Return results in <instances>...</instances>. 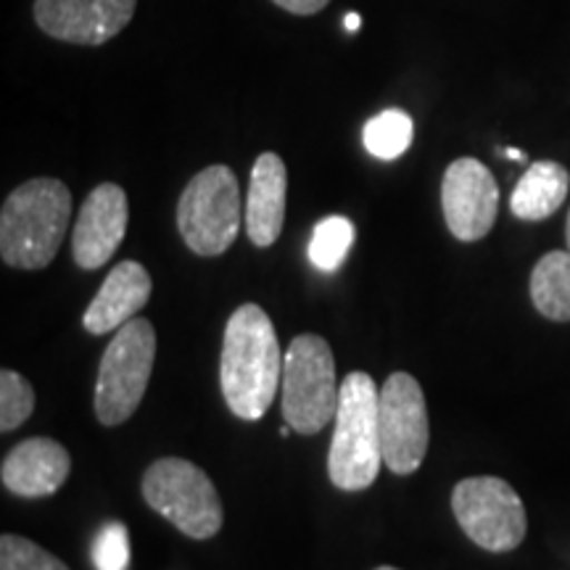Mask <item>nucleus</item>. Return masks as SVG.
Returning a JSON list of instances; mask_svg holds the SVG:
<instances>
[{"mask_svg": "<svg viewBox=\"0 0 570 570\" xmlns=\"http://www.w3.org/2000/svg\"><path fill=\"white\" fill-rule=\"evenodd\" d=\"M283 381V352L273 320L262 306L244 304L225 327L219 383L227 407L240 420H259Z\"/></svg>", "mask_w": 570, "mask_h": 570, "instance_id": "nucleus-1", "label": "nucleus"}, {"mask_svg": "<svg viewBox=\"0 0 570 570\" xmlns=\"http://www.w3.org/2000/svg\"><path fill=\"white\" fill-rule=\"evenodd\" d=\"M71 219V194L56 177H35L6 198L0 254L9 267L42 269L59 254Z\"/></svg>", "mask_w": 570, "mask_h": 570, "instance_id": "nucleus-2", "label": "nucleus"}, {"mask_svg": "<svg viewBox=\"0 0 570 570\" xmlns=\"http://www.w3.org/2000/svg\"><path fill=\"white\" fill-rule=\"evenodd\" d=\"M381 389L367 373H348L341 383V399L333 423L331 454H327V475L341 491H365L381 473L383 446L381 423Z\"/></svg>", "mask_w": 570, "mask_h": 570, "instance_id": "nucleus-3", "label": "nucleus"}, {"mask_svg": "<svg viewBox=\"0 0 570 570\" xmlns=\"http://www.w3.org/2000/svg\"><path fill=\"white\" fill-rule=\"evenodd\" d=\"M283 417L304 436H315L336 417L341 386L325 338L306 333L291 341L283 360Z\"/></svg>", "mask_w": 570, "mask_h": 570, "instance_id": "nucleus-4", "label": "nucleus"}, {"mask_svg": "<svg viewBox=\"0 0 570 570\" xmlns=\"http://www.w3.org/2000/svg\"><path fill=\"white\" fill-rule=\"evenodd\" d=\"M240 219V188L230 167L214 164L185 185L177 204V227L194 254H225L238 238Z\"/></svg>", "mask_w": 570, "mask_h": 570, "instance_id": "nucleus-5", "label": "nucleus"}, {"mask_svg": "<svg viewBox=\"0 0 570 570\" xmlns=\"http://www.w3.org/2000/svg\"><path fill=\"white\" fill-rule=\"evenodd\" d=\"M148 508L190 539H212L223 529V502L209 475L180 458L156 460L142 475Z\"/></svg>", "mask_w": 570, "mask_h": 570, "instance_id": "nucleus-6", "label": "nucleus"}, {"mask_svg": "<svg viewBox=\"0 0 570 570\" xmlns=\"http://www.w3.org/2000/svg\"><path fill=\"white\" fill-rule=\"evenodd\" d=\"M156 362V331L148 320L132 317L106 346L96 381V415L104 425H119L140 407Z\"/></svg>", "mask_w": 570, "mask_h": 570, "instance_id": "nucleus-7", "label": "nucleus"}, {"mask_svg": "<svg viewBox=\"0 0 570 570\" xmlns=\"http://www.w3.org/2000/svg\"><path fill=\"white\" fill-rule=\"evenodd\" d=\"M452 510L460 529L487 552H512L523 544L525 508L518 491L497 475H475L452 491Z\"/></svg>", "mask_w": 570, "mask_h": 570, "instance_id": "nucleus-8", "label": "nucleus"}, {"mask_svg": "<svg viewBox=\"0 0 570 570\" xmlns=\"http://www.w3.org/2000/svg\"><path fill=\"white\" fill-rule=\"evenodd\" d=\"M381 423L383 462L391 473L410 475L423 465L431 441V423H428L425 394L410 373H394L381 386Z\"/></svg>", "mask_w": 570, "mask_h": 570, "instance_id": "nucleus-9", "label": "nucleus"}, {"mask_svg": "<svg viewBox=\"0 0 570 570\" xmlns=\"http://www.w3.org/2000/svg\"><path fill=\"white\" fill-rule=\"evenodd\" d=\"M441 209L458 240L473 244L487 238L499 212V185L487 164L470 156L449 164L441 180Z\"/></svg>", "mask_w": 570, "mask_h": 570, "instance_id": "nucleus-10", "label": "nucleus"}, {"mask_svg": "<svg viewBox=\"0 0 570 570\" xmlns=\"http://www.w3.org/2000/svg\"><path fill=\"white\" fill-rule=\"evenodd\" d=\"M138 0H35V21L46 35L75 46H104L132 21Z\"/></svg>", "mask_w": 570, "mask_h": 570, "instance_id": "nucleus-11", "label": "nucleus"}, {"mask_svg": "<svg viewBox=\"0 0 570 570\" xmlns=\"http://www.w3.org/2000/svg\"><path fill=\"white\" fill-rule=\"evenodd\" d=\"M127 223H130V204L119 185L104 183L90 190L77 214L75 235H71L75 265L82 269L104 267L122 246Z\"/></svg>", "mask_w": 570, "mask_h": 570, "instance_id": "nucleus-12", "label": "nucleus"}, {"mask_svg": "<svg viewBox=\"0 0 570 570\" xmlns=\"http://www.w3.org/2000/svg\"><path fill=\"white\" fill-rule=\"evenodd\" d=\"M71 458L59 441L53 439H27L6 454L0 479L3 487L17 497L40 499L51 497L69 479Z\"/></svg>", "mask_w": 570, "mask_h": 570, "instance_id": "nucleus-13", "label": "nucleus"}, {"mask_svg": "<svg viewBox=\"0 0 570 570\" xmlns=\"http://www.w3.org/2000/svg\"><path fill=\"white\" fill-rule=\"evenodd\" d=\"M151 275L138 262H122L106 277L101 291L92 298L88 309H85L82 325L92 336H104V333L119 331L151 298Z\"/></svg>", "mask_w": 570, "mask_h": 570, "instance_id": "nucleus-14", "label": "nucleus"}, {"mask_svg": "<svg viewBox=\"0 0 570 570\" xmlns=\"http://www.w3.org/2000/svg\"><path fill=\"white\" fill-rule=\"evenodd\" d=\"M285 194H288V173L285 161L273 151H265L254 161L252 183L246 196V233L254 246H273L283 233Z\"/></svg>", "mask_w": 570, "mask_h": 570, "instance_id": "nucleus-15", "label": "nucleus"}, {"mask_svg": "<svg viewBox=\"0 0 570 570\" xmlns=\"http://www.w3.org/2000/svg\"><path fill=\"white\" fill-rule=\"evenodd\" d=\"M570 190L568 169L558 161H537L525 169L515 190H512L510 209L525 223H541L552 217L566 204Z\"/></svg>", "mask_w": 570, "mask_h": 570, "instance_id": "nucleus-16", "label": "nucleus"}, {"mask_svg": "<svg viewBox=\"0 0 570 570\" xmlns=\"http://www.w3.org/2000/svg\"><path fill=\"white\" fill-rule=\"evenodd\" d=\"M531 302L539 315L570 323V252H550L531 273Z\"/></svg>", "mask_w": 570, "mask_h": 570, "instance_id": "nucleus-17", "label": "nucleus"}, {"mask_svg": "<svg viewBox=\"0 0 570 570\" xmlns=\"http://www.w3.org/2000/svg\"><path fill=\"white\" fill-rule=\"evenodd\" d=\"M365 148L375 159L381 161H394L402 156L415 140V122L407 111L402 109H386L375 114L373 119L365 125Z\"/></svg>", "mask_w": 570, "mask_h": 570, "instance_id": "nucleus-18", "label": "nucleus"}, {"mask_svg": "<svg viewBox=\"0 0 570 570\" xmlns=\"http://www.w3.org/2000/svg\"><path fill=\"white\" fill-rule=\"evenodd\" d=\"M354 246V223L348 217H333L320 219L312 230V240L306 254H309V262L315 265L320 273H336V269L344 265L346 254L352 252Z\"/></svg>", "mask_w": 570, "mask_h": 570, "instance_id": "nucleus-19", "label": "nucleus"}, {"mask_svg": "<svg viewBox=\"0 0 570 570\" xmlns=\"http://www.w3.org/2000/svg\"><path fill=\"white\" fill-rule=\"evenodd\" d=\"M35 410V391L32 383L24 375L3 370L0 373V431H17L21 423H27Z\"/></svg>", "mask_w": 570, "mask_h": 570, "instance_id": "nucleus-20", "label": "nucleus"}, {"mask_svg": "<svg viewBox=\"0 0 570 570\" xmlns=\"http://www.w3.org/2000/svg\"><path fill=\"white\" fill-rule=\"evenodd\" d=\"M0 570H69L63 562L35 541L3 533L0 537Z\"/></svg>", "mask_w": 570, "mask_h": 570, "instance_id": "nucleus-21", "label": "nucleus"}, {"mask_svg": "<svg viewBox=\"0 0 570 570\" xmlns=\"http://www.w3.org/2000/svg\"><path fill=\"white\" fill-rule=\"evenodd\" d=\"M92 566L96 570L130 568V533L122 523H106L92 541Z\"/></svg>", "mask_w": 570, "mask_h": 570, "instance_id": "nucleus-22", "label": "nucleus"}, {"mask_svg": "<svg viewBox=\"0 0 570 570\" xmlns=\"http://www.w3.org/2000/svg\"><path fill=\"white\" fill-rule=\"evenodd\" d=\"M273 3L288 13H296V17H312V13L323 11L331 0H273Z\"/></svg>", "mask_w": 570, "mask_h": 570, "instance_id": "nucleus-23", "label": "nucleus"}, {"mask_svg": "<svg viewBox=\"0 0 570 570\" xmlns=\"http://www.w3.org/2000/svg\"><path fill=\"white\" fill-rule=\"evenodd\" d=\"M344 24H346V30H348V32H356V30H360V27H362L360 13H346Z\"/></svg>", "mask_w": 570, "mask_h": 570, "instance_id": "nucleus-24", "label": "nucleus"}, {"mask_svg": "<svg viewBox=\"0 0 570 570\" xmlns=\"http://www.w3.org/2000/svg\"><path fill=\"white\" fill-rule=\"evenodd\" d=\"M502 154L508 156V159H512V161H525V154L518 151V148H504Z\"/></svg>", "mask_w": 570, "mask_h": 570, "instance_id": "nucleus-25", "label": "nucleus"}, {"mask_svg": "<svg viewBox=\"0 0 570 570\" xmlns=\"http://www.w3.org/2000/svg\"><path fill=\"white\" fill-rule=\"evenodd\" d=\"M566 240H568V252H570V214H568V225H566Z\"/></svg>", "mask_w": 570, "mask_h": 570, "instance_id": "nucleus-26", "label": "nucleus"}, {"mask_svg": "<svg viewBox=\"0 0 570 570\" xmlns=\"http://www.w3.org/2000/svg\"><path fill=\"white\" fill-rule=\"evenodd\" d=\"M375 570H399V568H391V566H381V568H375Z\"/></svg>", "mask_w": 570, "mask_h": 570, "instance_id": "nucleus-27", "label": "nucleus"}]
</instances>
